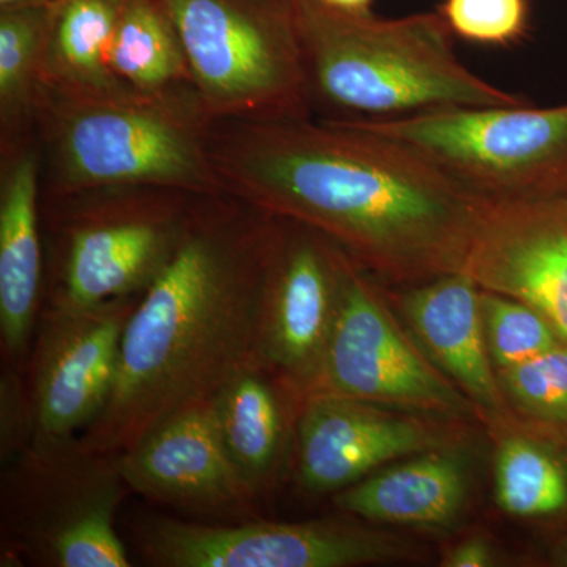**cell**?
I'll list each match as a JSON object with an SVG mask.
<instances>
[{"label": "cell", "instance_id": "cell-29", "mask_svg": "<svg viewBox=\"0 0 567 567\" xmlns=\"http://www.w3.org/2000/svg\"><path fill=\"white\" fill-rule=\"evenodd\" d=\"M323 2L334 9L352 11V13H368L371 11L374 0H323Z\"/></svg>", "mask_w": 567, "mask_h": 567}, {"label": "cell", "instance_id": "cell-22", "mask_svg": "<svg viewBox=\"0 0 567 567\" xmlns=\"http://www.w3.org/2000/svg\"><path fill=\"white\" fill-rule=\"evenodd\" d=\"M107 63L118 81L144 95L196 89L181 37L158 0H123Z\"/></svg>", "mask_w": 567, "mask_h": 567}, {"label": "cell", "instance_id": "cell-14", "mask_svg": "<svg viewBox=\"0 0 567 567\" xmlns=\"http://www.w3.org/2000/svg\"><path fill=\"white\" fill-rule=\"evenodd\" d=\"M117 462L132 492L192 513L248 517L259 498L227 451L215 399L164 421Z\"/></svg>", "mask_w": 567, "mask_h": 567}, {"label": "cell", "instance_id": "cell-9", "mask_svg": "<svg viewBox=\"0 0 567 567\" xmlns=\"http://www.w3.org/2000/svg\"><path fill=\"white\" fill-rule=\"evenodd\" d=\"M377 281L342 249L333 328L308 398L334 394L405 412L472 415L475 404L413 344Z\"/></svg>", "mask_w": 567, "mask_h": 567}, {"label": "cell", "instance_id": "cell-8", "mask_svg": "<svg viewBox=\"0 0 567 567\" xmlns=\"http://www.w3.org/2000/svg\"><path fill=\"white\" fill-rule=\"evenodd\" d=\"M346 121L405 145L486 199L567 197V104L446 107Z\"/></svg>", "mask_w": 567, "mask_h": 567}, {"label": "cell", "instance_id": "cell-12", "mask_svg": "<svg viewBox=\"0 0 567 567\" xmlns=\"http://www.w3.org/2000/svg\"><path fill=\"white\" fill-rule=\"evenodd\" d=\"M141 298L96 306L47 301L31 358V445L69 442L110 401L126 323Z\"/></svg>", "mask_w": 567, "mask_h": 567}, {"label": "cell", "instance_id": "cell-6", "mask_svg": "<svg viewBox=\"0 0 567 567\" xmlns=\"http://www.w3.org/2000/svg\"><path fill=\"white\" fill-rule=\"evenodd\" d=\"M213 121H298L309 103L303 0H158Z\"/></svg>", "mask_w": 567, "mask_h": 567}, {"label": "cell", "instance_id": "cell-24", "mask_svg": "<svg viewBox=\"0 0 567 567\" xmlns=\"http://www.w3.org/2000/svg\"><path fill=\"white\" fill-rule=\"evenodd\" d=\"M484 331L496 374L566 342L532 306L481 289Z\"/></svg>", "mask_w": 567, "mask_h": 567}, {"label": "cell", "instance_id": "cell-26", "mask_svg": "<svg viewBox=\"0 0 567 567\" xmlns=\"http://www.w3.org/2000/svg\"><path fill=\"white\" fill-rule=\"evenodd\" d=\"M20 369L9 365L0 379V458L2 465L31 446L33 427L28 385Z\"/></svg>", "mask_w": 567, "mask_h": 567}, {"label": "cell", "instance_id": "cell-20", "mask_svg": "<svg viewBox=\"0 0 567 567\" xmlns=\"http://www.w3.org/2000/svg\"><path fill=\"white\" fill-rule=\"evenodd\" d=\"M123 0H55L44 52L43 87L62 95L125 91L107 63Z\"/></svg>", "mask_w": 567, "mask_h": 567}, {"label": "cell", "instance_id": "cell-28", "mask_svg": "<svg viewBox=\"0 0 567 567\" xmlns=\"http://www.w3.org/2000/svg\"><path fill=\"white\" fill-rule=\"evenodd\" d=\"M547 561L551 566L567 567V535L558 537L548 546Z\"/></svg>", "mask_w": 567, "mask_h": 567}, {"label": "cell", "instance_id": "cell-21", "mask_svg": "<svg viewBox=\"0 0 567 567\" xmlns=\"http://www.w3.org/2000/svg\"><path fill=\"white\" fill-rule=\"evenodd\" d=\"M55 0L0 9V147L37 136Z\"/></svg>", "mask_w": 567, "mask_h": 567}, {"label": "cell", "instance_id": "cell-19", "mask_svg": "<svg viewBox=\"0 0 567 567\" xmlns=\"http://www.w3.org/2000/svg\"><path fill=\"white\" fill-rule=\"evenodd\" d=\"M281 390L274 377L251 364L213 398L227 451L257 496L274 486L286 447L287 410Z\"/></svg>", "mask_w": 567, "mask_h": 567}, {"label": "cell", "instance_id": "cell-25", "mask_svg": "<svg viewBox=\"0 0 567 567\" xmlns=\"http://www.w3.org/2000/svg\"><path fill=\"white\" fill-rule=\"evenodd\" d=\"M451 32L483 44H507L527 31V0H445L442 11Z\"/></svg>", "mask_w": 567, "mask_h": 567}, {"label": "cell", "instance_id": "cell-2", "mask_svg": "<svg viewBox=\"0 0 567 567\" xmlns=\"http://www.w3.org/2000/svg\"><path fill=\"white\" fill-rule=\"evenodd\" d=\"M276 229L278 216L234 194L197 197L177 252L130 316L110 401L81 447L125 453L257 364Z\"/></svg>", "mask_w": 567, "mask_h": 567}, {"label": "cell", "instance_id": "cell-1", "mask_svg": "<svg viewBox=\"0 0 567 567\" xmlns=\"http://www.w3.org/2000/svg\"><path fill=\"white\" fill-rule=\"evenodd\" d=\"M208 148L224 192L312 227L394 286L464 271L487 200L346 118L215 121Z\"/></svg>", "mask_w": 567, "mask_h": 567}, {"label": "cell", "instance_id": "cell-16", "mask_svg": "<svg viewBox=\"0 0 567 567\" xmlns=\"http://www.w3.org/2000/svg\"><path fill=\"white\" fill-rule=\"evenodd\" d=\"M39 137L0 147V338L20 369L41 312L47 278Z\"/></svg>", "mask_w": 567, "mask_h": 567}, {"label": "cell", "instance_id": "cell-15", "mask_svg": "<svg viewBox=\"0 0 567 567\" xmlns=\"http://www.w3.org/2000/svg\"><path fill=\"white\" fill-rule=\"evenodd\" d=\"M300 410L298 480L316 494L344 491L390 462L445 443V435L420 417L342 395H311Z\"/></svg>", "mask_w": 567, "mask_h": 567}, {"label": "cell", "instance_id": "cell-23", "mask_svg": "<svg viewBox=\"0 0 567 567\" xmlns=\"http://www.w3.org/2000/svg\"><path fill=\"white\" fill-rule=\"evenodd\" d=\"M496 375L529 434L567 443V342Z\"/></svg>", "mask_w": 567, "mask_h": 567}, {"label": "cell", "instance_id": "cell-30", "mask_svg": "<svg viewBox=\"0 0 567 567\" xmlns=\"http://www.w3.org/2000/svg\"><path fill=\"white\" fill-rule=\"evenodd\" d=\"M47 2V0H0V9L6 7L22 6V3Z\"/></svg>", "mask_w": 567, "mask_h": 567}, {"label": "cell", "instance_id": "cell-10", "mask_svg": "<svg viewBox=\"0 0 567 567\" xmlns=\"http://www.w3.org/2000/svg\"><path fill=\"white\" fill-rule=\"evenodd\" d=\"M137 551L156 567H350L415 558L385 532L338 520L200 525L147 517L133 525Z\"/></svg>", "mask_w": 567, "mask_h": 567}, {"label": "cell", "instance_id": "cell-11", "mask_svg": "<svg viewBox=\"0 0 567 567\" xmlns=\"http://www.w3.org/2000/svg\"><path fill=\"white\" fill-rule=\"evenodd\" d=\"M342 249L279 218L265 270L257 364L298 404L311 393L333 328Z\"/></svg>", "mask_w": 567, "mask_h": 567}, {"label": "cell", "instance_id": "cell-5", "mask_svg": "<svg viewBox=\"0 0 567 567\" xmlns=\"http://www.w3.org/2000/svg\"><path fill=\"white\" fill-rule=\"evenodd\" d=\"M199 196L103 186L41 199L47 301L84 308L144 297L177 252Z\"/></svg>", "mask_w": 567, "mask_h": 567}, {"label": "cell", "instance_id": "cell-7", "mask_svg": "<svg viewBox=\"0 0 567 567\" xmlns=\"http://www.w3.org/2000/svg\"><path fill=\"white\" fill-rule=\"evenodd\" d=\"M132 494L117 456L78 439L31 445L3 465L7 554L44 567H128L115 514Z\"/></svg>", "mask_w": 567, "mask_h": 567}, {"label": "cell", "instance_id": "cell-3", "mask_svg": "<svg viewBox=\"0 0 567 567\" xmlns=\"http://www.w3.org/2000/svg\"><path fill=\"white\" fill-rule=\"evenodd\" d=\"M301 20L315 117L382 121L446 107L525 104L458 61L442 13L382 20L372 11L303 0Z\"/></svg>", "mask_w": 567, "mask_h": 567}, {"label": "cell", "instance_id": "cell-4", "mask_svg": "<svg viewBox=\"0 0 567 567\" xmlns=\"http://www.w3.org/2000/svg\"><path fill=\"white\" fill-rule=\"evenodd\" d=\"M213 122L196 89L70 96L43 87L41 199L103 186L223 193L208 148Z\"/></svg>", "mask_w": 567, "mask_h": 567}, {"label": "cell", "instance_id": "cell-18", "mask_svg": "<svg viewBox=\"0 0 567 567\" xmlns=\"http://www.w3.org/2000/svg\"><path fill=\"white\" fill-rule=\"evenodd\" d=\"M465 498L464 461L439 447L365 476L339 492L336 505L369 522L443 527L456 520Z\"/></svg>", "mask_w": 567, "mask_h": 567}, {"label": "cell", "instance_id": "cell-27", "mask_svg": "<svg viewBox=\"0 0 567 567\" xmlns=\"http://www.w3.org/2000/svg\"><path fill=\"white\" fill-rule=\"evenodd\" d=\"M494 551L484 539L465 540L458 546L451 548L442 566L446 567H484L494 565Z\"/></svg>", "mask_w": 567, "mask_h": 567}, {"label": "cell", "instance_id": "cell-17", "mask_svg": "<svg viewBox=\"0 0 567 567\" xmlns=\"http://www.w3.org/2000/svg\"><path fill=\"white\" fill-rule=\"evenodd\" d=\"M398 306L440 371L481 410L505 415V394L487 349L481 287L457 271L405 286Z\"/></svg>", "mask_w": 567, "mask_h": 567}, {"label": "cell", "instance_id": "cell-13", "mask_svg": "<svg viewBox=\"0 0 567 567\" xmlns=\"http://www.w3.org/2000/svg\"><path fill=\"white\" fill-rule=\"evenodd\" d=\"M464 274L532 306L567 342V197L487 199Z\"/></svg>", "mask_w": 567, "mask_h": 567}]
</instances>
